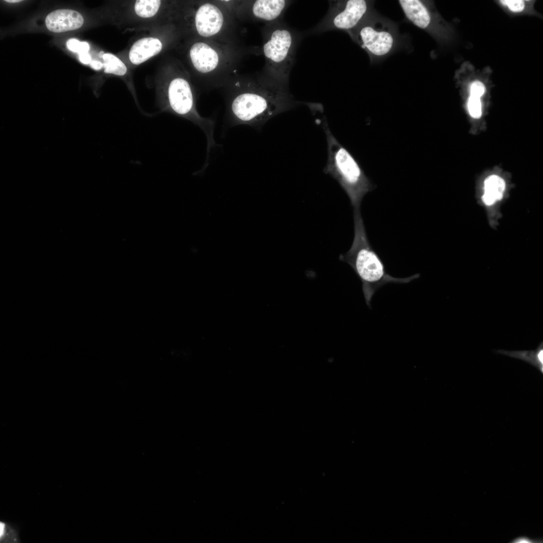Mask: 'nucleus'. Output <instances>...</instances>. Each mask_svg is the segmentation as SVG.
<instances>
[{
	"instance_id": "1",
	"label": "nucleus",
	"mask_w": 543,
	"mask_h": 543,
	"mask_svg": "<svg viewBox=\"0 0 543 543\" xmlns=\"http://www.w3.org/2000/svg\"><path fill=\"white\" fill-rule=\"evenodd\" d=\"M300 104L289 87L265 77L251 83L249 87L239 89L233 95L228 106L230 124L260 127L274 116Z\"/></svg>"
},
{
	"instance_id": "2",
	"label": "nucleus",
	"mask_w": 543,
	"mask_h": 543,
	"mask_svg": "<svg viewBox=\"0 0 543 543\" xmlns=\"http://www.w3.org/2000/svg\"><path fill=\"white\" fill-rule=\"evenodd\" d=\"M354 237L350 249L341 254L339 259L347 263L362 283V290L367 306L375 293L389 283L406 284L418 278L419 274L407 278H396L386 271L385 265L371 246L368 238L360 209H353Z\"/></svg>"
},
{
	"instance_id": "3",
	"label": "nucleus",
	"mask_w": 543,
	"mask_h": 543,
	"mask_svg": "<svg viewBox=\"0 0 543 543\" xmlns=\"http://www.w3.org/2000/svg\"><path fill=\"white\" fill-rule=\"evenodd\" d=\"M328 157L323 171L336 179L348 197L353 209L360 208L365 196L375 186L351 154L343 147L324 121Z\"/></svg>"
},
{
	"instance_id": "4",
	"label": "nucleus",
	"mask_w": 543,
	"mask_h": 543,
	"mask_svg": "<svg viewBox=\"0 0 543 543\" xmlns=\"http://www.w3.org/2000/svg\"><path fill=\"white\" fill-rule=\"evenodd\" d=\"M262 52L265 59L266 78L289 87L300 34L280 21L268 24L263 30Z\"/></svg>"
},
{
	"instance_id": "5",
	"label": "nucleus",
	"mask_w": 543,
	"mask_h": 543,
	"mask_svg": "<svg viewBox=\"0 0 543 543\" xmlns=\"http://www.w3.org/2000/svg\"><path fill=\"white\" fill-rule=\"evenodd\" d=\"M348 34L367 53L372 63L386 57L399 46L397 25L375 11Z\"/></svg>"
},
{
	"instance_id": "6",
	"label": "nucleus",
	"mask_w": 543,
	"mask_h": 543,
	"mask_svg": "<svg viewBox=\"0 0 543 543\" xmlns=\"http://www.w3.org/2000/svg\"><path fill=\"white\" fill-rule=\"evenodd\" d=\"M329 9L323 19L306 34H319L330 31L347 34L358 27L374 10L373 1H329Z\"/></svg>"
},
{
	"instance_id": "7",
	"label": "nucleus",
	"mask_w": 543,
	"mask_h": 543,
	"mask_svg": "<svg viewBox=\"0 0 543 543\" xmlns=\"http://www.w3.org/2000/svg\"><path fill=\"white\" fill-rule=\"evenodd\" d=\"M195 22L198 34L203 37L210 38L220 32L224 23V17L219 7L206 3L198 9Z\"/></svg>"
},
{
	"instance_id": "8",
	"label": "nucleus",
	"mask_w": 543,
	"mask_h": 543,
	"mask_svg": "<svg viewBox=\"0 0 543 543\" xmlns=\"http://www.w3.org/2000/svg\"><path fill=\"white\" fill-rule=\"evenodd\" d=\"M190 56L194 67L202 73H211L221 64V54L214 46L205 42L194 44L191 47Z\"/></svg>"
},
{
	"instance_id": "9",
	"label": "nucleus",
	"mask_w": 543,
	"mask_h": 543,
	"mask_svg": "<svg viewBox=\"0 0 543 543\" xmlns=\"http://www.w3.org/2000/svg\"><path fill=\"white\" fill-rule=\"evenodd\" d=\"M82 16L77 11L69 9L55 10L46 17L47 29L54 33H62L79 28L83 23Z\"/></svg>"
},
{
	"instance_id": "10",
	"label": "nucleus",
	"mask_w": 543,
	"mask_h": 543,
	"mask_svg": "<svg viewBox=\"0 0 543 543\" xmlns=\"http://www.w3.org/2000/svg\"><path fill=\"white\" fill-rule=\"evenodd\" d=\"M292 3L287 0H257L252 5V12L257 19L270 24L279 21Z\"/></svg>"
},
{
	"instance_id": "11",
	"label": "nucleus",
	"mask_w": 543,
	"mask_h": 543,
	"mask_svg": "<svg viewBox=\"0 0 543 543\" xmlns=\"http://www.w3.org/2000/svg\"><path fill=\"white\" fill-rule=\"evenodd\" d=\"M162 47L161 42L157 38H141L132 46L129 54L130 60L134 64H140L159 53Z\"/></svg>"
},
{
	"instance_id": "12",
	"label": "nucleus",
	"mask_w": 543,
	"mask_h": 543,
	"mask_svg": "<svg viewBox=\"0 0 543 543\" xmlns=\"http://www.w3.org/2000/svg\"><path fill=\"white\" fill-rule=\"evenodd\" d=\"M505 183L503 178L496 175L487 177L484 181V193L482 199L485 204L491 205L500 200L505 190Z\"/></svg>"
},
{
	"instance_id": "13",
	"label": "nucleus",
	"mask_w": 543,
	"mask_h": 543,
	"mask_svg": "<svg viewBox=\"0 0 543 543\" xmlns=\"http://www.w3.org/2000/svg\"><path fill=\"white\" fill-rule=\"evenodd\" d=\"M498 352L527 361L543 373V342L537 348L531 350L508 351L499 349Z\"/></svg>"
},
{
	"instance_id": "14",
	"label": "nucleus",
	"mask_w": 543,
	"mask_h": 543,
	"mask_svg": "<svg viewBox=\"0 0 543 543\" xmlns=\"http://www.w3.org/2000/svg\"><path fill=\"white\" fill-rule=\"evenodd\" d=\"M161 4L159 0H138L135 4V11L139 17L148 18L154 16Z\"/></svg>"
},
{
	"instance_id": "15",
	"label": "nucleus",
	"mask_w": 543,
	"mask_h": 543,
	"mask_svg": "<svg viewBox=\"0 0 543 543\" xmlns=\"http://www.w3.org/2000/svg\"><path fill=\"white\" fill-rule=\"evenodd\" d=\"M104 61V72L117 75H123L127 72L125 64L118 57L111 53H105L103 57Z\"/></svg>"
},
{
	"instance_id": "16",
	"label": "nucleus",
	"mask_w": 543,
	"mask_h": 543,
	"mask_svg": "<svg viewBox=\"0 0 543 543\" xmlns=\"http://www.w3.org/2000/svg\"><path fill=\"white\" fill-rule=\"evenodd\" d=\"M0 542L1 543L20 542L18 530L8 522L1 521Z\"/></svg>"
},
{
	"instance_id": "17",
	"label": "nucleus",
	"mask_w": 543,
	"mask_h": 543,
	"mask_svg": "<svg viewBox=\"0 0 543 543\" xmlns=\"http://www.w3.org/2000/svg\"><path fill=\"white\" fill-rule=\"evenodd\" d=\"M468 110L472 117L476 119L480 118L482 115L480 99L470 96L468 101Z\"/></svg>"
},
{
	"instance_id": "18",
	"label": "nucleus",
	"mask_w": 543,
	"mask_h": 543,
	"mask_svg": "<svg viewBox=\"0 0 543 543\" xmlns=\"http://www.w3.org/2000/svg\"><path fill=\"white\" fill-rule=\"evenodd\" d=\"M68 49L79 54L87 53L89 48L88 44L86 42H80L75 39H70L66 42Z\"/></svg>"
},
{
	"instance_id": "19",
	"label": "nucleus",
	"mask_w": 543,
	"mask_h": 543,
	"mask_svg": "<svg viewBox=\"0 0 543 543\" xmlns=\"http://www.w3.org/2000/svg\"><path fill=\"white\" fill-rule=\"evenodd\" d=\"M500 2L504 6H507L510 10L514 12H520L524 8V3L520 0H504Z\"/></svg>"
},
{
	"instance_id": "20",
	"label": "nucleus",
	"mask_w": 543,
	"mask_h": 543,
	"mask_svg": "<svg viewBox=\"0 0 543 543\" xmlns=\"http://www.w3.org/2000/svg\"><path fill=\"white\" fill-rule=\"evenodd\" d=\"M485 91V86L480 81H474L471 85L470 94L471 96L480 98L483 95Z\"/></svg>"
},
{
	"instance_id": "21",
	"label": "nucleus",
	"mask_w": 543,
	"mask_h": 543,
	"mask_svg": "<svg viewBox=\"0 0 543 543\" xmlns=\"http://www.w3.org/2000/svg\"><path fill=\"white\" fill-rule=\"evenodd\" d=\"M79 59L81 63L85 64L92 61L90 56L87 53L79 54Z\"/></svg>"
},
{
	"instance_id": "22",
	"label": "nucleus",
	"mask_w": 543,
	"mask_h": 543,
	"mask_svg": "<svg viewBox=\"0 0 543 543\" xmlns=\"http://www.w3.org/2000/svg\"><path fill=\"white\" fill-rule=\"evenodd\" d=\"M512 542H517V543H528L529 542V543H530V542H534V541H533V539H530L529 538H528L527 537L521 536V537L516 538L515 539H514L513 540V541H512Z\"/></svg>"
},
{
	"instance_id": "23",
	"label": "nucleus",
	"mask_w": 543,
	"mask_h": 543,
	"mask_svg": "<svg viewBox=\"0 0 543 543\" xmlns=\"http://www.w3.org/2000/svg\"><path fill=\"white\" fill-rule=\"evenodd\" d=\"M90 63V66L97 70L101 69L104 66V64L97 60H92Z\"/></svg>"
},
{
	"instance_id": "24",
	"label": "nucleus",
	"mask_w": 543,
	"mask_h": 543,
	"mask_svg": "<svg viewBox=\"0 0 543 543\" xmlns=\"http://www.w3.org/2000/svg\"><path fill=\"white\" fill-rule=\"evenodd\" d=\"M5 1L8 3H19L22 2L21 0H6Z\"/></svg>"
},
{
	"instance_id": "25",
	"label": "nucleus",
	"mask_w": 543,
	"mask_h": 543,
	"mask_svg": "<svg viewBox=\"0 0 543 543\" xmlns=\"http://www.w3.org/2000/svg\"><path fill=\"white\" fill-rule=\"evenodd\" d=\"M104 54H105L104 52H103V51H102V52H101V53H100V54H99V55H100V56L101 57H102V58H103V56H104Z\"/></svg>"
}]
</instances>
